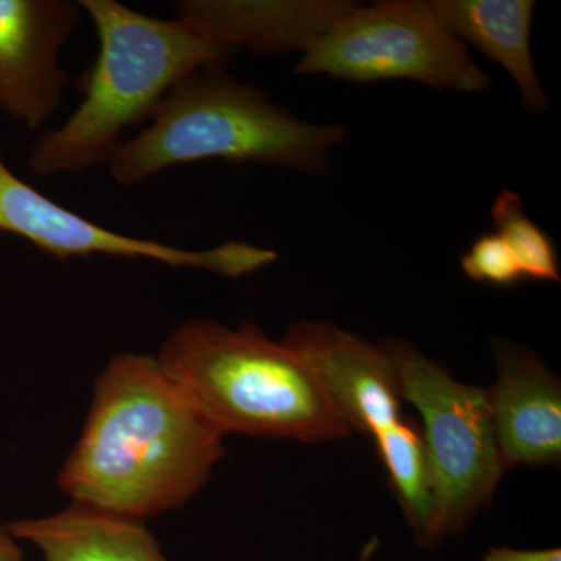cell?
<instances>
[{"mask_svg":"<svg viewBox=\"0 0 561 561\" xmlns=\"http://www.w3.org/2000/svg\"><path fill=\"white\" fill-rule=\"evenodd\" d=\"M353 5L346 0H179L175 11L225 49L275 57L302 54Z\"/></svg>","mask_w":561,"mask_h":561,"instance_id":"8fae6325","label":"cell"},{"mask_svg":"<svg viewBox=\"0 0 561 561\" xmlns=\"http://www.w3.org/2000/svg\"><path fill=\"white\" fill-rule=\"evenodd\" d=\"M79 3L94 22L99 54L83 80V101L32 147L28 165L39 176L108 165L124 133L153 119L181 80L221 68L236 54L179 16H147L117 0Z\"/></svg>","mask_w":561,"mask_h":561,"instance_id":"7a4b0ae2","label":"cell"},{"mask_svg":"<svg viewBox=\"0 0 561 561\" xmlns=\"http://www.w3.org/2000/svg\"><path fill=\"white\" fill-rule=\"evenodd\" d=\"M346 138L343 125L302 121L256 84L205 68L169 92L146 130L124 140L108 172L124 187L209 160L321 175L330 169L332 149Z\"/></svg>","mask_w":561,"mask_h":561,"instance_id":"3957f363","label":"cell"},{"mask_svg":"<svg viewBox=\"0 0 561 561\" xmlns=\"http://www.w3.org/2000/svg\"><path fill=\"white\" fill-rule=\"evenodd\" d=\"M497 378L486 390L502 467L561 460V382L531 351L496 339Z\"/></svg>","mask_w":561,"mask_h":561,"instance_id":"30bf717a","label":"cell"},{"mask_svg":"<svg viewBox=\"0 0 561 561\" xmlns=\"http://www.w3.org/2000/svg\"><path fill=\"white\" fill-rule=\"evenodd\" d=\"M0 561H24L20 541L10 537L3 526L0 527Z\"/></svg>","mask_w":561,"mask_h":561,"instance_id":"ac0fdd59","label":"cell"},{"mask_svg":"<svg viewBox=\"0 0 561 561\" xmlns=\"http://www.w3.org/2000/svg\"><path fill=\"white\" fill-rule=\"evenodd\" d=\"M80 11L70 0H0V110L31 130L60 108L69 80L60 54Z\"/></svg>","mask_w":561,"mask_h":561,"instance_id":"ba28073f","label":"cell"},{"mask_svg":"<svg viewBox=\"0 0 561 561\" xmlns=\"http://www.w3.org/2000/svg\"><path fill=\"white\" fill-rule=\"evenodd\" d=\"M294 73L348 83L411 80L460 94H481L490 84L426 0L354 3L302 51Z\"/></svg>","mask_w":561,"mask_h":561,"instance_id":"8992f818","label":"cell"},{"mask_svg":"<svg viewBox=\"0 0 561 561\" xmlns=\"http://www.w3.org/2000/svg\"><path fill=\"white\" fill-rule=\"evenodd\" d=\"M379 546H381V541H379L378 538H370V540L365 542L356 561H371L375 559L376 553H378Z\"/></svg>","mask_w":561,"mask_h":561,"instance_id":"d6986e66","label":"cell"},{"mask_svg":"<svg viewBox=\"0 0 561 561\" xmlns=\"http://www.w3.org/2000/svg\"><path fill=\"white\" fill-rule=\"evenodd\" d=\"M305 360L351 432L371 435L401 419L397 367L383 346L331 321L291 323L283 339Z\"/></svg>","mask_w":561,"mask_h":561,"instance_id":"9c48e42d","label":"cell"},{"mask_svg":"<svg viewBox=\"0 0 561 561\" xmlns=\"http://www.w3.org/2000/svg\"><path fill=\"white\" fill-rule=\"evenodd\" d=\"M432 13L463 44L497 62L519 91L523 106L542 114L549 101L534 54V0H426Z\"/></svg>","mask_w":561,"mask_h":561,"instance_id":"7c38bea8","label":"cell"},{"mask_svg":"<svg viewBox=\"0 0 561 561\" xmlns=\"http://www.w3.org/2000/svg\"><path fill=\"white\" fill-rule=\"evenodd\" d=\"M157 359L224 435L316 445L351 434L305 360L250 321L238 328L208 317L183 321Z\"/></svg>","mask_w":561,"mask_h":561,"instance_id":"277c9868","label":"cell"},{"mask_svg":"<svg viewBox=\"0 0 561 561\" xmlns=\"http://www.w3.org/2000/svg\"><path fill=\"white\" fill-rule=\"evenodd\" d=\"M482 561H561V549H524L507 548V546H494L483 556Z\"/></svg>","mask_w":561,"mask_h":561,"instance_id":"e0dca14e","label":"cell"},{"mask_svg":"<svg viewBox=\"0 0 561 561\" xmlns=\"http://www.w3.org/2000/svg\"><path fill=\"white\" fill-rule=\"evenodd\" d=\"M3 529L16 541L32 542L44 561H169L144 522L80 502Z\"/></svg>","mask_w":561,"mask_h":561,"instance_id":"4fadbf2b","label":"cell"},{"mask_svg":"<svg viewBox=\"0 0 561 561\" xmlns=\"http://www.w3.org/2000/svg\"><path fill=\"white\" fill-rule=\"evenodd\" d=\"M371 438L416 545L426 548L434 516V486L423 434L415 423L400 419Z\"/></svg>","mask_w":561,"mask_h":561,"instance_id":"5bb4252c","label":"cell"},{"mask_svg":"<svg viewBox=\"0 0 561 561\" xmlns=\"http://www.w3.org/2000/svg\"><path fill=\"white\" fill-rule=\"evenodd\" d=\"M400 376L402 400L420 413L434 486L426 549L467 529L496 493L505 470L486 390L454 379L413 343L383 345Z\"/></svg>","mask_w":561,"mask_h":561,"instance_id":"5b68a950","label":"cell"},{"mask_svg":"<svg viewBox=\"0 0 561 561\" xmlns=\"http://www.w3.org/2000/svg\"><path fill=\"white\" fill-rule=\"evenodd\" d=\"M491 221L497 236L518 261L524 279L560 284L561 273L556 243L527 216L516 192H500L491 206Z\"/></svg>","mask_w":561,"mask_h":561,"instance_id":"9a60e30c","label":"cell"},{"mask_svg":"<svg viewBox=\"0 0 561 561\" xmlns=\"http://www.w3.org/2000/svg\"><path fill=\"white\" fill-rule=\"evenodd\" d=\"M224 456V434L157 356L122 353L95 379L58 485L72 502L144 522L183 507Z\"/></svg>","mask_w":561,"mask_h":561,"instance_id":"6da1fadb","label":"cell"},{"mask_svg":"<svg viewBox=\"0 0 561 561\" xmlns=\"http://www.w3.org/2000/svg\"><path fill=\"white\" fill-rule=\"evenodd\" d=\"M0 232L20 236L51 256L127 257L160 262L173 268H195L241 278L278 260V253L247 242L230 241L206 250L180 249L102 227L58 205L11 172L0 158Z\"/></svg>","mask_w":561,"mask_h":561,"instance_id":"52a82bcc","label":"cell"},{"mask_svg":"<svg viewBox=\"0 0 561 561\" xmlns=\"http://www.w3.org/2000/svg\"><path fill=\"white\" fill-rule=\"evenodd\" d=\"M461 272L474 283L512 287L524 280L518 261L496 232L479 236L460 257Z\"/></svg>","mask_w":561,"mask_h":561,"instance_id":"2e32d148","label":"cell"}]
</instances>
